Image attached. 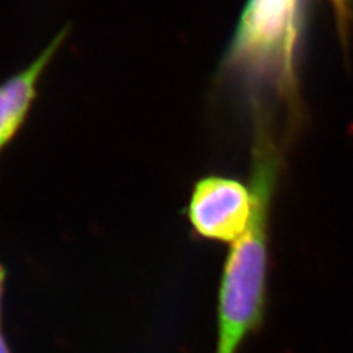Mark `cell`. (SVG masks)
Instances as JSON below:
<instances>
[{
	"instance_id": "3957f363",
	"label": "cell",
	"mask_w": 353,
	"mask_h": 353,
	"mask_svg": "<svg viewBox=\"0 0 353 353\" xmlns=\"http://www.w3.org/2000/svg\"><path fill=\"white\" fill-rule=\"evenodd\" d=\"M186 214L194 233L204 240H239L252 220V190L232 176H203L194 185Z\"/></svg>"
},
{
	"instance_id": "277c9868",
	"label": "cell",
	"mask_w": 353,
	"mask_h": 353,
	"mask_svg": "<svg viewBox=\"0 0 353 353\" xmlns=\"http://www.w3.org/2000/svg\"><path fill=\"white\" fill-rule=\"evenodd\" d=\"M68 29L58 33L36 59L0 84V152L8 147L26 125L37 100L38 84L67 38Z\"/></svg>"
},
{
	"instance_id": "7a4b0ae2",
	"label": "cell",
	"mask_w": 353,
	"mask_h": 353,
	"mask_svg": "<svg viewBox=\"0 0 353 353\" xmlns=\"http://www.w3.org/2000/svg\"><path fill=\"white\" fill-rule=\"evenodd\" d=\"M303 4L305 0H248L221 71L249 90L252 103L267 92L296 112Z\"/></svg>"
},
{
	"instance_id": "5b68a950",
	"label": "cell",
	"mask_w": 353,
	"mask_h": 353,
	"mask_svg": "<svg viewBox=\"0 0 353 353\" xmlns=\"http://www.w3.org/2000/svg\"><path fill=\"white\" fill-rule=\"evenodd\" d=\"M330 1H331L334 13H335L339 37H341L343 46L345 49L347 43H348V38H350L351 26H352V3H351V0H330Z\"/></svg>"
},
{
	"instance_id": "52a82bcc",
	"label": "cell",
	"mask_w": 353,
	"mask_h": 353,
	"mask_svg": "<svg viewBox=\"0 0 353 353\" xmlns=\"http://www.w3.org/2000/svg\"><path fill=\"white\" fill-rule=\"evenodd\" d=\"M0 353H10V350L7 347V343L4 341L1 332H0Z\"/></svg>"
},
{
	"instance_id": "8992f818",
	"label": "cell",
	"mask_w": 353,
	"mask_h": 353,
	"mask_svg": "<svg viewBox=\"0 0 353 353\" xmlns=\"http://www.w3.org/2000/svg\"><path fill=\"white\" fill-rule=\"evenodd\" d=\"M6 278L7 272L6 268L0 265V318H1V301H3V294H4V287H6Z\"/></svg>"
},
{
	"instance_id": "6da1fadb",
	"label": "cell",
	"mask_w": 353,
	"mask_h": 353,
	"mask_svg": "<svg viewBox=\"0 0 353 353\" xmlns=\"http://www.w3.org/2000/svg\"><path fill=\"white\" fill-rule=\"evenodd\" d=\"M281 154L265 119H255L252 151V214L246 232L228 254L217 301L216 353H239L265 319L270 212L276 192Z\"/></svg>"
}]
</instances>
